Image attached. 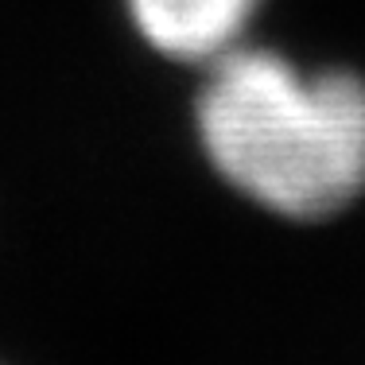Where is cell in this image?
<instances>
[{"label":"cell","mask_w":365,"mask_h":365,"mask_svg":"<svg viewBox=\"0 0 365 365\" xmlns=\"http://www.w3.org/2000/svg\"><path fill=\"white\" fill-rule=\"evenodd\" d=\"M206 155L284 218H330L365 190V82L299 74L272 51L230 47L198 98Z\"/></svg>","instance_id":"cell-1"},{"label":"cell","mask_w":365,"mask_h":365,"mask_svg":"<svg viewBox=\"0 0 365 365\" xmlns=\"http://www.w3.org/2000/svg\"><path fill=\"white\" fill-rule=\"evenodd\" d=\"M260 0H128L136 28L155 51L190 63H214L237 47Z\"/></svg>","instance_id":"cell-2"}]
</instances>
